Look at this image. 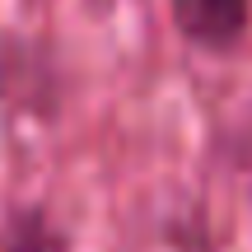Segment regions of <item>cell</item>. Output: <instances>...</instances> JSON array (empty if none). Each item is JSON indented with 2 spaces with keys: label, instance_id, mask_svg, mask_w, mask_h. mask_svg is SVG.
Here are the masks:
<instances>
[{
  "label": "cell",
  "instance_id": "obj_1",
  "mask_svg": "<svg viewBox=\"0 0 252 252\" xmlns=\"http://www.w3.org/2000/svg\"><path fill=\"white\" fill-rule=\"evenodd\" d=\"M173 9H178V28L201 47H229L248 28L252 0H173Z\"/></svg>",
  "mask_w": 252,
  "mask_h": 252
}]
</instances>
